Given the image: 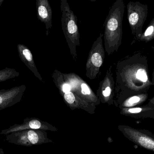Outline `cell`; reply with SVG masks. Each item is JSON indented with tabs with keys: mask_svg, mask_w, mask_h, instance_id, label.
Wrapping results in <instances>:
<instances>
[{
	"mask_svg": "<svg viewBox=\"0 0 154 154\" xmlns=\"http://www.w3.org/2000/svg\"><path fill=\"white\" fill-rule=\"evenodd\" d=\"M116 91L125 94L146 93L152 86L147 58L140 52L118 61L116 70Z\"/></svg>",
	"mask_w": 154,
	"mask_h": 154,
	"instance_id": "1",
	"label": "cell"
},
{
	"mask_svg": "<svg viewBox=\"0 0 154 154\" xmlns=\"http://www.w3.org/2000/svg\"><path fill=\"white\" fill-rule=\"evenodd\" d=\"M104 33H100L99 36L93 42L87 59L86 76L91 80L96 78L104 63L105 50L102 39Z\"/></svg>",
	"mask_w": 154,
	"mask_h": 154,
	"instance_id": "5",
	"label": "cell"
},
{
	"mask_svg": "<svg viewBox=\"0 0 154 154\" xmlns=\"http://www.w3.org/2000/svg\"><path fill=\"white\" fill-rule=\"evenodd\" d=\"M125 8L124 1L117 0L110 7L103 24L104 47L109 56L117 52L122 44Z\"/></svg>",
	"mask_w": 154,
	"mask_h": 154,
	"instance_id": "2",
	"label": "cell"
},
{
	"mask_svg": "<svg viewBox=\"0 0 154 154\" xmlns=\"http://www.w3.org/2000/svg\"><path fill=\"white\" fill-rule=\"evenodd\" d=\"M36 8L38 19L45 24L48 36L52 27V11L49 2L48 0H37Z\"/></svg>",
	"mask_w": 154,
	"mask_h": 154,
	"instance_id": "11",
	"label": "cell"
},
{
	"mask_svg": "<svg viewBox=\"0 0 154 154\" xmlns=\"http://www.w3.org/2000/svg\"><path fill=\"white\" fill-rule=\"evenodd\" d=\"M62 94L63 95V97L65 101L69 105L75 104L79 99V98L74 92L71 91Z\"/></svg>",
	"mask_w": 154,
	"mask_h": 154,
	"instance_id": "17",
	"label": "cell"
},
{
	"mask_svg": "<svg viewBox=\"0 0 154 154\" xmlns=\"http://www.w3.org/2000/svg\"><path fill=\"white\" fill-rule=\"evenodd\" d=\"M0 154H5L4 153V152L3 149H1V148H0Z\"/></svg>",
	"mask_w": 154,
	"mask_h": 154,
	"instance_id": "20",
	"label": "cell"
},
{
	"mask_svg": "<svg viewBox=\"0 0 154 154\" xmlns=\"http://www.w3.org/2000/svg\"><path fill=\"white\" fill-rule=\"evenodd\" d=\"M60 10L62 30L68 45L70 54L76 61L78 57L76 48L80 44L78 19L67 0H61Z\"/></svg>",
	"mask_w": 154,
	"mask_h": 154,
	"instance_id": "3",
	"label": "cell"
},
{
	"mask_svg": "<svg viewBox=\"0 0 154 154\" xmlns=\"http://www.w3.org/2000/svg\"><path fill=\"white\" fill-rule=\"evenodd\" d=\"M143 109L141 108H129L128 111L131 114H137L142 112Z\"/></svg>",
	"mask_w": 154,
	"mask_h": 154,
	"instance_id": "18",
	"label": "cell"
},
{
	"mask_svg": "<svg viewBox=\"0 0 154 154\" xmlns=\"http://www.w3.org/2000/svg\"><path fill=\"white\" fill-rule=\"evenodd\" d=\"M127 9L128 20L134 40H138L143 34V27L148 16V5L140 2H130Z\"/></svg>",
	"mask_w": 154,
	"mask_h": 154,
	"instance_id": "4",
	"label": "cell"
},
{
	"mask_svg": "<svg viewBox=\"0 0 154 154\" xmlns=\"http://www.w3.org/2000/svg\"><path fill=\"white\" fill-rule=\"evenodd\" d=\"M6 140L16 145L30 146L38 144L40 142V134L32 129L17 131L7 135Z\"/></svg>",
	"mask_w": 154,
	"mask_h": 154,
	"instance_id": "7",
	"label": "cell"
},
{
	"mask_svg": "<svg viewBox=\"0 0 154 154\" xmlns=\"http://www.w3.org/2000/svg\"><path fill=\"white\" fill-rule=\"evenodd\" d=\"M112 68V66H110L107 70L105 77L100 82L97 91L98 96L106 101L110 100L116 89V82L111 71Z\"/></svg>",
	"mask_w": 154,
	"mask_h": 154,
	"instance_id": "10",
	"label": "cell"
},
{
	"mask_svg": "<svg viewBox=\"0 0 154 154\" xmlns=\"http://www.w3.org/2000/svg\"><path fill=\"white\" fill-rule=\"evenodd\" d=\"M148 97L147 93L133 94L128 97L123 102V105L126 107L134 106L138 104L144 102Z\"/></svg>",
	"mask_w": 154,
	"mask_h": 154,
	"instance_id": "14",
	"label": "cell"
},
{
	"mask_svg": "<svg viewBox=\"0 0 154 154\" xmlns=\"http://www.w3.org/2000/svg\"><path fill=\"white\" fill-rule=\"evenodd\" d=\"M26 88L25 85H23L10 89L0 90V110L12 106L20 102Z\"/></svg>",
	"mask_w": 154,
	"mask_h": 154,
	"instance_id": "8",
	"label": "cell"
},
{
	"mask_svg": "<svg viewBox=\"0 0 154 154\" xmlns=\"http://www.w3.org/2000/svg\"><path fill=\"white\" fill-rule=\"evenodd\" d=\"M125 131L128 136L134 143L145 149L154 152L153 136L134 128H126Z\"/></svg>",
	"mask_w": 154,
	"mask_h": 154,
	"instance_id": "9",
	"label": "cell"
},
{
	"mask_svg": "<svg viewBox=\"0 0 154 154\" xmlns=\"http://www.w3.org/2000/svg\"><path fill=\"white\" fill-rule=\"evenodd\" d=\"M17 48L19 57L21 61L25 64L37 78L40 81H42L41 75L38 71L34 62L32 54L29 49L27 46L21 43L18 44Z\"/></svg>",
	"mask_w": 154,
	"mask_h": 154,
	"instance_id": "12",
	"label": "cell"
},
{
	"mask_svg": "<svg viewBox=\"0 0 154 154\" xmlns=\"http://www.w3.org/2000/svg\"><path fill=\"white\" fill-rule=\"evenodd\" d=\"M52 77L56 86L61 94L71 91V86L64 78L63 73L55 69L52 73Z\"/></svg>",
	"mask_w": 154,
	"mask_h": 154,
	"instance_id": "13",
	"label": "cell"
},
{
	"mask_svg": "<svg viewBox=\"0 0 154 154\" xmlns=\"http://www.w3.org/2000/svg\"><path fill=\"white\" fill-rule=\"evenodd\" d=\"M20 73L14 69L6 68L0 70V82L9 80L18 77Z\"/></svg>",
	"mask_w": 154,
	"mask_h": 154,
	"instance_id": "16",
	"label": "cell"
},
{
	"mask_svg": "<svg viewBox=\"0 0 154 154\" xmlns=\"http://www.w3.org/2000/svg\"><path fill=\"white\" fill-rule=\"evenodd\" d=\"M151 103H152V104H154V98L151 100Z\"/></svg>",
	"mask_w": 154,
	"mask_h": 154,
	"instance_id": "22",
	"label": "cell"
},
{
	"mask_svg": "<svg viewBox=\"0 0 154 154\" xmlns=\"http://www.w3.org/2000/svg\"><path fill=\"white\" fill-rule=\"evenodd\" d=\"M151 82H152V86H154V68L153 70L152 73V78L151 80Z\"/></svg>",
	"mask_w": 154,
	"mask_h": 154,
	"instance_id": "19",
	"label": "cell"
},
{
	"mask_svg": "<svg viewBox=\"0 0 154 154\" xmlns=\"http://www.w3.org/2000/svg\"><path fill=\"white\" fill-rule=\"evenodd\" d=\"M152 50L154 52V45H153L152 47Z\"/></svg>",
	"mask_w": 154,
	"mask_h": 154,
	"instance_id": "23",
	"label": "cell"
},
{
	"mask_svg": "<svg viewBox=\"0 0 154 154\" xmlns=\"http://www.w3.org/2000/svg\"><path fill=\"white\" fill-rule=\"evenodd\" d=\"M4 0H0V7H1V5H2V3L3 2Z\"/></svg>",
	"mask_w": 154,
	"mask_h": 154,
	"instance_id": "21",
	"label": "cell"
},
{
	"mask_svg": "<svg viewBox=\"0 0 154 154\" xmlns=\"http://www.w3.org/2000/svg\"><path fill=\"white\" fill-rule=\"evenodd\" d=\"M154 39V18L152 19L148 24L144 32H143L138 40L148 42Z\"/></svg>",
	"mask_w": 154,
	"mask_h": 154,
	"instance_id": "15",
	"label": "cell"
},
{
	"mask_svg": "<svg viewBox=\"0 0 154 154\" xmlns=\"http://www.w3.org/2000/svg\"><path fill=\"white\" fill-rule=\"evenodd\" d=\"M63 76L66 81L71 86V91L79 97L90 101L97 100L96 95L88 84L79 76L74 72L63 73Z\"/></svg>",
	"mask_w": 154,
	"mask_h": 154,
	"instance_id": "6",
	"label": "cell"
}]
</instances>
